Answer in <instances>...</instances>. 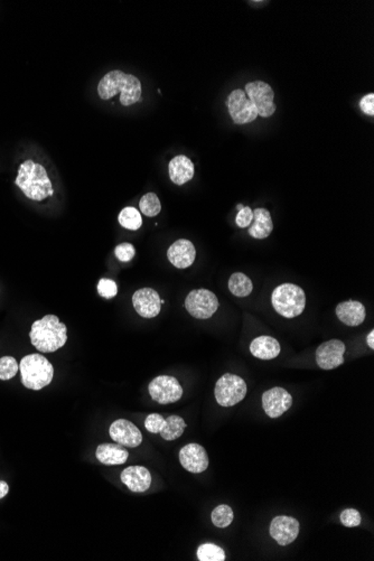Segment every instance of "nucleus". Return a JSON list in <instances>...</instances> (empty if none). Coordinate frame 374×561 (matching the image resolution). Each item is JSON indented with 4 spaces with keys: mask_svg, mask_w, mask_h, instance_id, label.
Listing matches in <instances>:
<instances>
[{
    "mask_svg": "<svg viewBox=\"0 0 374 561\" xmlns=\"http://www.w3.org/2000/svg\"><path fill=\"white\" fill-rule=\"evenodd\" d=\"M120 93L123 107L135 105L141 98L143 88L137 76L114 70L109 72L98 84V94L102 100H109Z\"/></svg>",
    "mask_w": 374,
    "mask_h": 561,
    "instance_id": "obj_1",
    "label": "nucleus"
},
{
    "mask_svg": "<svg viewBox=\"0 0 374 561\" xmlns=\"http://www.w3.org/2000/svg\"><path fill=\"white\" fill-rule=\"evenodd\" d=\"M15 184L23 194L32 201L42 202L54 194L51 179L43 165L34 161H25L19 166Z\"/></svg>",
    "mask_w": 374,
    "mask_h": 561,
    "instance_id": "obj_2",
    "label": "nucleus"
},
{
    "mask_svg": "<svg viewBox=\"0 0 374 561\" xmlns=\"http://www.w3.org/2000/svg\"><path fill=\"white\" fill-rule=\"evenodd\" d=\"M30 342L33 347L43 353L55 352L65 345L67 329L55 315H46L33 323L30 332Z\"/></svg>",
    "mask_w": 374,
    "mask_h": 561,
    "instance_id": "obj_3",
    "label": "nucleus"
},
{
    "mask_svg": "<svg viewBox=\"0 0 374 561\" xmlns=\"http://www.w3.org/2000/svg\"><path fill=\"white\" fill-rule=\"evenodd\" d=\"M21 383L30 390H42L54 378V367L42 354H30L21 358L19 363Z\"/></svg>",
    "mask_w": 374,
    "mask_h": 561,
    "instance_id": "obj_4",
    "label": "nucleus"
},
{
    "mask_svg": "<svg viewBox=\"0 0 374 561\" xmlns=\"http://www.w3.org/2000/svg\"><path fill=\"white\" fill-rule=\"evenodd\" d=\"M271 303L279 315L293 318L300 316L305 309V292L297 285L282 284L273 290Z\"/></svg>",
    "mask_w": 374,
    "mask_h": 561,
    "instance_id": "obj_5",
    "label": "nucleus"
},
{
    "mask_svg": "<svg viewBox=\"0 0 374 561\" xmlns=\"http://www.w3.org/2000/svg\"><path fill=\"white\" fill-rule=\"evenodd\" d=\"M247 394V383L236 374L222 376L216 385L214 396L222 407H233L241 402Z\"/></svg>",
    "mask_w": 374,
    "mask_h": 561,
    "instance_id": "obj_6",
    "label": "nucleus"
},
{
    "mask_svg": "<svg viewBox=\"0 0 374 561\" xmlns=\"http://www.w3.org/2000/svg\"><path fill=\"white\" fill-rule=\"evenodd\" d=\"M185 307L198 320H207L219 308V299L211 290L195 289L187 295Z\"/></svg>",
    "mask_w": 374,
    "mask_h": 561,
    "instance_id": "obj_7",
    "label": "nucleus"
},
{
    "mask_svg": "<svg viewBox=\"0 0 374 561\" xmlns=\"http://www.w3.org/2000/svg\"><path fill=\"white\" fill-rule=\"evenodd\" d=\"M245 92L257 109L258 116L269 118L275 114L277 109L273 102L275 92L269 84L262 81L250 82L246 84Z\"/></svg>",
    "mask_w": 374,
    "mask_h": 561,
    "instance_id": "obj_8",
    "label": "nucleus"
},
{
    "mask_svg": "<svg viewBox=\"0 0 374 561\" xmlns=\"http://www.w3.org/2000/svg\"><path fill=\"white\" fill-rule=\"evenodd\" d=\"M227 105L231 119L237 125L253 123L257 119V109L241 89L234 90L230 93Z\"/></svg>",
    "mask_w": 374,
    "mask_h": 561,
    "instance_id": "obj_9",
    "label": "nucleus"
},
{
    "mask_svg": "<svg viewBox=\"0 0 374 561\" xmlns=\"http://www.w3.org/2000/svg\"><path fill=\"white\" fill-rule=\"evenodd\" d=\"M150 397L160 405H169L180 400L183 396V388L174 376H159L149 383L148 387Z\"/></svg>",
    "mask_w": 374,
    "mask_h": 561,
    "instance_id": "obj_10",
    "label": "nucleus"
},
{
    "mask_svg": "<svg viewBox=\"0 0 374 561\" xmlns=\"http://www.w3.org/2000/svg\"><path fill=\"white\" fill-rule=\"evenodd\" d=\"M345 344L340 340H331L320 344L316 349V362L323 370H333L344 363Z\"/></svg>",
    "mask_w": 374,
    "mask_h": 561,
    "instance_id": "obj_11",
    "label": "nucleus"
},
{
    "mask_svg": "<svg viewBox=\"0 0 374 561\" xmlns=\"http://www.w3.org/2000/svg\"><path fill=\"white\" fill-rule=\"evenodd\" d=\"M293 405L291 394L282 388H273L262 394V407L270 418H279Z\"/></svg>",
    "mask_w": 374,
    "mask_h": 561,
    "instance_id": "obj_12",
    "label": "nucleus"
},
{
    "mask_svg": "<svg viewBox=\"0 0 374 561\" xmlns=\"http://www.w3.org/2000/svg\"><path fill=\"white\" fill-rule=\"evenodd\" d=\"M132 305L141 317L154 318L160 313L162 299L153 288H141L132 296Z\"/></svg>",
    "mask_w": 374,
    "mask_h": 561,
    "instance_id": "obj_13",
    "label": "nucleus"
},
{
    "mask_svg": "<svg viewBox=\"0 0 374 561\" xmlns=\"http://www.w3.org/2000/svg\"><path fill=\"white\" fill-rule=\"evenodd\" d=\"M300 535V522L295 518L279 516L271 521L270 536L280 546H288Z\"/></svg>",
    "mask_w": 374,
    "mask_h": 561,
    "instance_id": "obj_14",
    "label": "nucleus"
},
{
    "mask_svg": "<svg viewBox=\"0 0 374 561\" xmlns=\"http://www.w3.org/2000/svg\"><path fill=\"white\" fill-rule=\"evenodd\" d=\"M109 434L112 440L126 447L136 448L143 442L141 430L126 419H118L112 422Z\"/></svg>",
    "mask_w": 374,
    "mask_h": 561,
    "instance_id": "obj_15",
    "label": "nucleus"
},
{
    "mask_svg": "<svg viewBox=\"0 0 374 561\" xmlns=\"http://www.w3.org/2000/svg\"><path fill=\"white\" fill-rule=\"evenodd\" d=\"M180 462L183 467L189 473L200 474L209 467V456L203 446L198 444H187L180 449Z\"/></svg>",
    "mask_w": 374,
    "mask_h": 561,
    "instance_id": "obj_16",
    "label": "nucleus"
},
{
    "mask_svg": "<svg viewBox=\"0 0 374 561\" xmlns=\"http://www.w3.org/2000/svg\"><path fill=\"white\" fill-rule=\"evenodd\" d=\"M167 258L174 267L186 269L192 266L196 258L194 245L189 240L180 239L168 248Z\"/></svg>",
    "mask_w": 374,
    "mask_h": 561,
    "instance_id": "obj_17",
    "label": "nucleus"
},
{
    "mask_svg": "<svg viewBox=\"0 0 374 561\" xmlns=\"http://www.w3.org/2000/svg\"><path fill=\"white\" fill-rule=\"evenodd\" d=\"M121 482L135 493L146 492L152 484V475L146 467L130 466L121 473Z\"/></svg>",
    "mask_w": 374,
    "mask_h": 561,
    "instance_id": "obj_18",
    "label": "nucleus"
},
{
    "mask_svg": "<svg viewBox=\"0 0 374 561\" xmlns=\"http://www.w3.org/2000/svg\"><path fill=\"white\" fill-rule=\"evenodd\" d=\"M168 172L174 184L184 185L194 177V164L187 156L178 155L169 161Z\"/></svg>",
    "mask_w": 374,
    "mask_h": 561,
    "instance_id": "obj_19",
    "label": "nucleus"
},
{
    "mask_svg": "<svg viewBox=\"0 0 374 561\" xmlns=\"http://www.w3.org/2000/svg\"><path fill=\"white\" fill-rule=\"evenodd\" d=\"M336 316L345 325L354 327V326L361 325L364 322L366 312H365L362 303L347 300V302L337 305Z\"/></svg>",
    "mask_w": 374,
    "mask_h": 561,
    "instance_id": "obj_20",
    "label": "nucleus"
},
{
    "mask_svg": "<svg viewBox=\"0 0 374 561\" xmlns=\"http://www.w3.org/2000/svg\"><path fill=\"white\" fill-rule=\"evenodd\" d=\"M96 456L105 465H123L128 460L129 453L119 444H102L96 448Z\"/></svg>",
    "mask_w": 374,
    "mask_h": 561,
    "instance_id": "obj_21",
    "label": "nucleus"
},
{
    "mask_svg": "<svg viewBox=\"0 0 374 561\" xmlns=\"http://www.w3.org/2000/svg\"><path fill=\"white\" fill-rule=\"evenodd\" d=\"M250 352L260 360H273L280 353V344L271 336H259L250 344Z\"/></svg>",
    "mask_w": 374,
    "mask_h": 561,
    "instance_id": "obj_22",
    "label": "nucleus"
},
{
    "mask_svg": "<svg viewBox=\"0 0 374 561\" xmlns=\"http://www.w3.org/2000/svg\"><path fill=\"white\" fill-rule=\"evenodd\" d=\"M273 230V220L269 211L266 209H256L253 211V224L249 227V234L255 239H266Z\"/></svg>",
    "mask_w": 374,
    "mask_h": 561,
    "instance_id": "obj_23",
    "label": "nucleus"
},
{
    "mask_svg": "<svg viewBox=\"0 0 374 561\" xmlns=\"http://www.w3.org/2000/svg\"><path fill=\"white\" fill-rule=\"evenodd\" d=\"M186 428V422L182 417L176 415H172L168 418L165 419V426L160 431L163 439L172 442L175 439L180 438L184 434Z\"/></svg>",
    "mask_w": 374,
    "mask_h": 561,
    "instance_id": "obj_24",
    "label": "nucleus"
},
{
    "mask_svg": "<svg viewBox=\"0 0 374 561\" xmlns=\"http://www.w3.org/2000/svg\"><path fill=\"white\" fill-rule=\"evenodd\" d=\"M252 289L251 279L242 272H236L229 279V290L237 297H247L252 293Z\"/></svg>",
    "mask_w": 374,
    "mask_h": 561,
    "instance_id": "obj_25",
    "label": "nucleus"
},
{
    "mask_svg": "<svg viewBox=\"0 0 374 561\" xmlns=\"http://www.w3.org/2000/svg\"><path fill=\"white\" fill-rule=\"evenodd\" d=\"M118 221H119L120 225L127 230L137 231L143 225L141 212L132 206L123 209L118 216Z\"/></svg>",
    "mask_w": 374,
    "mask_h": 561,
    "instance_id": "obj_26",
    "label": "nucleus"
},
{
    "mask_svg": "<svg viewBox=\"0 0 374 561\" xmlns=\"http://www.w3.org/2000/svg\"><path fill=\"white\" fill-rule=\"evenodd\" d=\"M141 212L148 218H154L162 211V203L155 193H147L139 202Z\"/></svg>",
    "mask_w": 374,
    "mask_h": 561,
    "instance_id": "obj_27",
    "label": "nucleus"
},
{
    "mask_svg": "<svg viewBox=\"0 0 374 561\" xmlns=\"http://www.w3.org/2000/svg\"><path fill=\"white\" fill-rule=\"evenodd\" d=\"M198 559L200 561H225V553L221 547L214 544H203L198 548Z\"/></svg>",
    "mask_w": 374,
    "mask_h": 561,
    "instance_id": "obj_28",
    "label": "nucleus"
},
{
    "mask_svg": "<svg viewBox=\"0 0 374 561\" xmlns=\"http://www.w3.org/2000/svg\"><path fill=\"white\" fill-rule=\"evenodd\" d=\"M212 522L218 528L225 529L230 526L234 519L233 510L229 505L222 504L213 510Z\"/></svg>",
    "mask_w": 374,
    "mask_h": 561,
    "instance_id": "obj_29",
    "label": "nucleus"
},
{
    "mask_svg": "<svg viewBox=\"0 0 374 561\" xmlns=\"http://www.w3.org/2000/svg\"><path fill=\"white\" fill-rule=\"evenodd\" d=\"M19 362L12 356L0 358V380L7 381L14 378L19 372Z\"/></svg>",
    "mask_w": 374,
    "mask_h": 561,
    "instance_id": "obj_30",
    "label": "nucleus"
},
{
    "mask_svg": "<svg viewBox=\"0 0 374 561\" xmlns=\"http://www.w3.org/2000/svg\"><path fill=\"white\" fill-rule=\"evenodd\" d=\"M98 294L101 296L102 298H114L118 294V286L116 281L107 279V278L100 279L99 284H98Z\"/></svg>",
    "mask_w": 374,
    "mask_h": 561,
    "instance_id": "obj_31",
    "label": "nucleus"
},
{
    "mask_svg": "<svg viewBox=\"0 0 374 561\" xmlns=\"http://www.w3.org/2000/svg\"><path fill=\"white\" fill-rule=\"evenodd\" d=\"M342 524L347 528H354V527L360 526L361 523V514L359 511L355 509H346V510L342 512L340 516Z\"/></svg>",
    "mask_w": 374,
    "mask_h": 561,
    "instance_id": "obj_32",
    "label": "nucleus"
},
{
    "mask_svg": "<svg viewBox=\"0 0 374 561\" xmlns=\"http://www.w3.org/2000/svg\"><path fill=\"white\" fill-rule=\"evenodd\" d=\"M114 254L121 263H129L135 258L136 249L132 243H121L114 249Z\"/></svg>",
    "mask_w": 374,
    "mask_h": 561,
    "instance_id": "obj_33",
    "label": "nucleus"
},
{
    "mask_svg": "<svg viewBox=\"0 0 374 561\" xmlns=\"http://www.w3.org/2000/svg\"><path fill=\"white\" fill-rule=\"evenodd\" d=\"M164 426L165 418L158 414H152L145 420V428L152 434H160Z\"/></svg>",
    "mask_w": 374,
    "mask_h": 561,
    "instance_id": "obj_34",
    "label": "nucleus"
},
{
    "mask_svg": "<svg viewBox=\"0 0 374 561\" xmlns=\"http://www.w3.org/2000/svg\"><path fill=\"white\" fill-rule=\"evenodd\" d=\"M252 221H253V211L249 206H243V209L240 210L238 213L236 223L238 227L245 229V227H250Z\"/></svg>",
    "mask_w": 374,
    "mask_h": 561,
    "instance_id": "obj_35",
    "label": "nucleus"
},
{
    "mask_svg": "<svg viewBox=\"0 0 374 561\" xmlns=\"http://www.w3.org/2000/svg\"><path fill=\"white\" fill-rule=\"evenodd\" d=\"M360 108L361 110L368 116H374V94L373 93H368L366 96H363L360 101Z\"/></svg>",
    "mask_w": 374,
    "mask_h": 561,
    "instance_id": "obj_36",
    "label": "nucleus"
},
{
    "mask_svg": "<svg viewBox=\"0 0 374 561\" xmlns=\"http://www.w3.org/2000/svg\"><path fill=\"white\" fill-rule=\"evenodd\" d=\"M10 492V485L5 481H0V500L3 499Z\"/></svg>",
    "mask_w": 374,
    "mask_h": 561,
    "instance_id": "obj_37",
    "label": "nucleus"
},
{
    "mask_svg": "<svg viewBox=\"0 0 374 561\" xmlns=\"http://www.w3.org/2000/svg\"><path fill=\"white\" fill-rule=\"evenodd\" d=\"M366 342H368V345L370 347V349H374V331L372 329L370 332V334L368 335V338H366Z\"/></svg>",
    "mask_w": 374,
    "mask_h": 561,
    "instance_id": "obj_38",
    "label": "nucleus"
},
{
    "mask_svg": "<svg viewBox=\"0 0 374 561\" xmlns=\"http://www.w3.org/2000/svg\"><path fill=\"white\" fill-rule=\"evenodd\" d=\"M237 207H238V210H239V211H240V210L243 209V205H241V204H239V205H238Z\"/></svg>",
    "mask_w": 374,
    "mask_h": 561,
    "instance_id": "obj_39",
    "label": "nucleus"
}]
</instances>
